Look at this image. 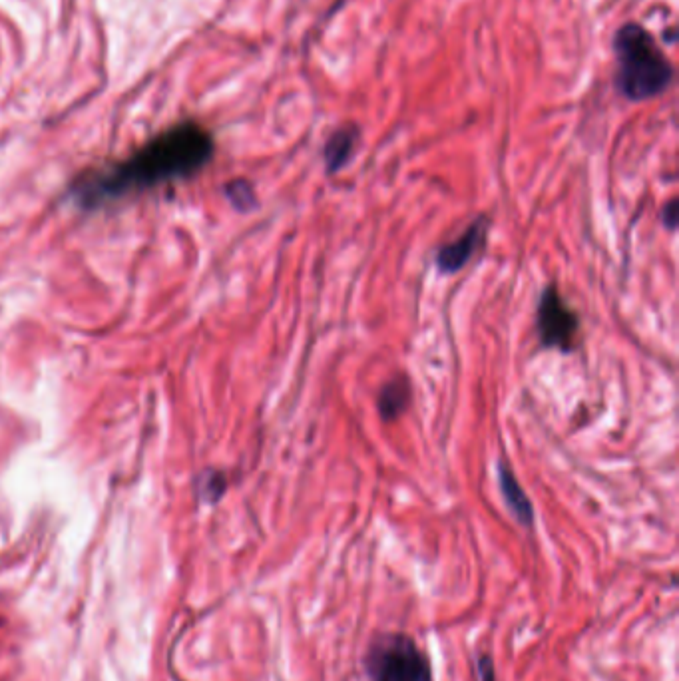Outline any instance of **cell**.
Here are the masks:
<instances>
[{
    "label": "cell",
    "mask_w": 679,
    "mask_h": 681,
    "mask_svg": "<svg viewBox=\"0 0 679 681\" xmlns=\"http://www.w3.org/2000/svg\"><path fill=\"white\" fill-rule=\"evenodd\" d=\"M359 138H361V132L353 124L337 128L327 138V142L323 146V162H325V172L329 176H335L349 166V162L353 160V156L357 152Z\"/></svg>",
    "instance_id": "52a82bcc"
},
{
    "label": "cell",
    "mask_w": 679,
    "mask_h": 681,
    "mask_svg": "<svg viewBox=\"0 0 679 681\" xmlns=\"http://www.w3.org/2000/svg\"><path fill=\"white\" fill-rule=\"evenodd\" d=\"M662 222L670 231L678 226V200H670L662 210Z\"/></svg>",
    "instance_id": "30bf717a"
},
{
    "label": "cell",
    "mask_w": 679,
    "mask_h": 681,
    "mask_svg": "<svg viewBox=\"0 0 679 681\" xmlns=\"http://www.w3.org/2000/svg\"><path fill=\"white\" fill-rule=\"evenodd\" d=\"M413 401V389L411 381L405 375H397L391 381H387L377 397V409L385 423L401 419Z\"/></svg>",
    "instance_id": "ba28073f"
},
{
    "label": "cell",
    "mask_w": 679,
    "mask_h": 681,
    "mask_svg": "<svg viewBox=\"0 0 679 681\" xmlns=\"http://www.w3.org/2000/svg\"><path fill=\"white\" fill-rule=\"evenodd\" d=\"M212 156V134L196 122H184L150 140L128 160L80 180L76 196L80 202L100 204L128 192L156 188L166 182L194 176L212 160Z\"/></svg>",
    "instance_id": "6da1fadb"
},
{
    "label": "cell",
    "mask_w": 679,
    "mask_h": 681,
    "mask_svg": "<svg viewBox=\"0 0 679 681\" xmlns=\"http://www.w3.org/2000/svg\"><path fill=\"white\" fill-rule=\"evenodd\" d=\"M371 681H433V664L409 634L377 636L363 660Z\"/></svg>",
    "instance_id": "3957f363"
},
{
    "label": "cell",
    "mask_w": 679,
    "mask_h": 681,
    "mask_svg": "<svg viewBox=\"0 0 679 681\" xmlns=\"http://www.w3.org/2000/svg\"><path fill=\"white\" fill-rule=\"evenodd\" d=\"M476 672L480 681H496V670H494V660L490 654H480L476 660Z\"/></svg>",
    "instance_id": "9c48e42d"
},
{
    "label": "cell",
    "mask_w": 679,
    "mask_h": 681,
    "mask_svg": "<svg viewBox=\"0 0 679 681\" xmlns=\"http://www.w3.org/2000/svg\"><path fill=\"white\" fill-rule=\"evenodd\" d=\"M536 331L544 349L570 353L580 333V317L562 299L558 285L548 283L538 299Z\"/></svg>",
    "instance_id": "277c9868"
},
{
    "label": "cell",
    "mask_w": 679,
    "mask_h": 681,
    "mask_svg": "<svg viewBox=\"0 0 679 681\" xmlns=\"http://www.w3.org/2000/svg\"><path fill=\"white\" fill-rule=\"evenodd\" d=\"M488 229H490V218L484 216V214L478 216L470 226L464 229L462 235H458L454 241L445 243L437 251V255H435L437 269L443 275H454V273L462 271L470 263L474 253L484 247L486 237H488Z\"/></svg>",
    "instance_id": "5b68a950"
},
{
    "label": "cell",
    "mask_w": 679,
    "mask_h": 681,
    "mask_svg": "<svg viewBox=\"0 0 679 681\" xmlns=\"http://www.w3.org/2000/svg\"><path fill=\"white\" fill-rule=\"evenodd\" d=\"M496 476H498V486H500V492H502V498H504L508 512L512 514V518L518 524L530 528L534 524V518H536L534 506H532L528 494L524 492V488L520 486L518 478L514 476L512 468L508 466V462L498 460Z\"/></svg>",
    "instance_id": "8992f818"
},
{
    "label": "cell",
    "mask_w": 679,
    "mask_h": 681,
    "mask_svg": "<svg viewBox=\"0 0 679 681\" xmlns=\"http://www.w3.org/2000/svg\"><path fill=\"white\" fill-rule=\"evenodd\" d=\"M614 52L618 60L616 84L624 98L646 102L670 88L674 66L642 24L628 22L620 26L614 36Z\"/></svg>",
    "instance_id": "7a4b0ae2"
}]
</instances>
